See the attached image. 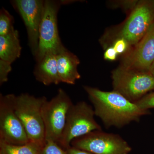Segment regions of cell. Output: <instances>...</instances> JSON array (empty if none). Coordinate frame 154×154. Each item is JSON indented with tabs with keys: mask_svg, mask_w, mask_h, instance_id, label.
<instances>
[{
	"mask_svg": "<svg viewBox=\"0 0 154 154\" xmlns=\"http://www.w3.org/2000/svg\"><path fill=\"white\" fill-rule=\"evenodd\" d=\"M84 88L94 105L95 115L107 128H120L132 122H138L149 113V110L141 109L116 91H102L88 86Z\"/></svg>",
	"mask_w": 154,
	"mask_h": 154,
	"instance_id": "1",
	"label": "cell"
},
{
	"mask_svg": "<svg viewBox=\"0 0 154 154\" xmlns=\"http://www.w3.org/2000/svg\"><path fill=\"white\" fill-rule=\"evenodd\" d=\"M45 96L36 97L27 93L15 96V111L21 120L29 141L43 146L45 143V128L42 107L47 100Z\"/></svg>",
	"mask_w": 154,
	"mask_h": 154,
	"instance_id": "2",
	"label": "cell"
},
{
	"mask_svg": "<svg viewBox=\"0 0 154 154\" xmlns=\"http://www.w3.org/2000/svg\"><path fill=\"white\" fill-rule=\"evenodd\" d=\"M94 109L85 102L72 105L67 114L65 125L58 144L66 150L74 140L96 130H102L94 119Z\"/></svg>",
	"mask_w": 154,
	"mask_h": 154,
	"instance_id": "3",
	"label": "cell"
},
{
	"mask_svg": "<svg viewBox=\"0 0 154 154\" xmlns=\"http://www.w3.org/2000/svg\"><path fill=\"white\" fill-rule=\"evenodd\" d=\"M113 91L135 103L154 90V77L149 72L117 68L112 72Z\"/></svg>",
	"mask_w": 154,
	"mask_h": 154,
	"instance_id": "4",
	"label": "cell"
},
{
	"mask_svg": "<svg viewBox=\"0 0 154 154\" xmlns=\"http://www.w3.org/2000/svg\"><path fill=\"white\" fill-rule=\"evenodd\" d=\"M62 5L61 1H45L43 17L39 32L37 53L34 57L36 62L48 54L57 55L65 49L59 34L57 14Z\"/></svg>",
	"mask_w": 154,
	"mask_h": 154,
	"instance_id": "5",
	"label": "cell"
},
{
	"mask_svg": "<svg viewBox=\"0 0 154 154\" xmlns=\"http://www.w3.org/2000/svg\"><path fill=\"white\" fill-rule=\"evenodd\" d=\"M73 105L66 92L59 89L57 94L50 101L46 100L42 107V118L45 128V142L58 143L65 125L67 114Z\"/></svg>",
	"mask_w": 154,
	"mask_h": 154,
	"instance_id": "6",
	"label": "cell"
},
{
	"mask_svg": "<svg viewBox=\"0 0 154 154\" xmlns=\"http://www.w3.org/2000/svg\"><path fill=\"white\" fill-rule=\"evenodd\" d=\"M154 24V0L139 1L116 38H123L134 46Z\"/></svg>",
	"mask_w": 154,
	"mask_h": 154,
	"instance_id": "7",
	"label": "cell"
},
{
	"mask_svg": "<svg viewBox=\"0 0 154 154\" xmlns=\"http://www.w3.org/2000/svg\"><path fill=\"white\" fill-rule=\"evenodd\" d=\"M71 146L94 154H128L131 148L118 134L96 130L74 140Z\"/></svg>",
	"mask_w": 154,
	"mask_h": 154,
	"instance_id": "8",
	"label": "cell"
},
{
	"mask_svg": "<svg viewBox=\"0 0 154 154\" xmlns=\"http://www.w3.org/2000/svg\"><path fill=\"white\" fill-rule=\"evenodd\" d=\"M13 94L0 95V142L21 145L29 142V139L15 111Z\"/></svg>",
	"mask_w": 154,
	"mask_h": 154,
	"instance_id": "9",
	"label": "cell"
},
{
	"mask_svg": "<svg viewBox=\"0 0 154 154\" xmlns=\"http://www.w3.org/2000/svg\"><path fill=\"white\" fill-rule=\"evenodd\" d=\"M13 4L25 24L28 44L35 57L38 49L39 29L44 12L45 1L16 0L13 1Z\"/></svg>",
	"mask_w": 154,
	"mask_h": 154,
	"instance_id": "10",
	"label": "cell"
},
{
	"mask_svg": "<svg viewBox=\"0 0 154 154\" xmlns=\"http://www.w3.org/2000/svg\"><path fill=\"white\" fill-rule=\"evenodd\" d=\"M154 61V24L124 57L120 67L131 70L149 72Z\"/></svg>",
	"mask_w": 154,
	"mask_h": 154,
	"instance_id": "11",
	"label": "cell"
},
{
	"mask_svg": "<svg viewBox=\"0 0 154 154\" xmlns=\"http://www.w3.org/2000/svg\"><path fill=\"white\" fill-rule=\"evenodd\" d=\"M58 72L61 83L74 85L81 76L78 71L80 60L76 55L65 49L56 56Z\"/></svg>",
	"mask_w": 154,
	"mask_h": 154,
	"instance_id": "12",
	"label": "cell"
},
{
	"mask_svg": "<svg viewBox=\"0 0 154 154\" xmlns=\"http://www.w3.org/2000/svg\"><path fill=\"white\" fill-rule=\"evenodd\" d=\"M57 55L48 54L36 61L33 74L38 82L45 86L61 83L57 67Z\"/></svg>",
	"mask_w": 154,
	"mask_h": 154,
	"instance_id": "13",
	"label": "cell"
},
{
	"mask_svg": "<svg viewBox=\"0 0 154 154\" xmlns=\"http://www.w3.org/2000/svg\"><path fill=\"white\" fill-rule=\"evenodd\" d=\"M21 51L18 30L0 36V59L12 64L20 57Z\"/></svg>",
	"mask_w": 154,
	"mask_h": 154,
	"instance_id": "14",
	"label": "cell"
},
{
	"mask_svg": "<svg viewBox=\"0 0 154 154\" xmlns=\"http://www.w3.org/2000/svg\"><path fill=\"white\" fill-rule=\"evenodd\" d=\"M43 146L31 141L21 145L0 142V154H41Z\"/></svg>",
	"mask_w": 154,
	"mask_h": 154,
	"instance_id": "15",
	"label": "cell"
},
{
	"mask_svg": "<svg viewBox=\"0 0 154 154\" xmlns=\"http://www.w3.org/2000/svg\"><path fill=\"white\" fill-rule=\"evenodd\" d=\"M14 18L7 10L1 9L0 12V36H5L15 30L14 27Z\"/></svg>",
	"mask_w": 154,
	"mask_h": 154,
	"instance_id": "16",
	"label": "cell"
},
{
	"mask_svg": "<svg viewBox=\"0 0 154 154\" xmlns=\"http://www.w3.org/2000/svg\"><path fill=\"white\" fill-rule=\"evenodd\" d=\"M41 154H68L64 149L55 142L48 141L42 148Z\"/></svg>",
	"mask_w": 154,
	"mask_h": 154,
	"instance_id": "17",
	"label": "cell"
},
{
	"mask_svg": "<svg viewBox=\"0 0 154 154\" xmlns=\"http://www.w3.org/2000/svg\"><path fill=\"white\" fill-rule=\"evenodd\" d=\"M135 103L143 110H149V109L154 108V91L146 94Z\"/></svg>",
	"mask_w": 154,
	"mask_h": 154,
	"instance_id": "18",
	"label": "cell"
},
{
	"mask_svg": "<svg viewBox=\"0 0 154 154\" xmlns=\"http://www.w3.org/2000/svg\"><path fill=\"white\" fill-rule=\"evenodd\" d=\"M12 64L0 59V85H2L8 80L9 74L12 70Z\"/></svg>",
	"mask_w": 154,
	"mask_h": 154,
	"instance_id": "19",
	"label": "cell"
},
{
	"mask_svg": "<svg viewBox=\"0 0 154 154\" xmlns=\"http://www.w3.org/2000/svg\"><path fill=\"white\" fill-rule=\"evenodd\" d=\"M112 46L118 55L125 53L130 47L128 42L123 38H116Z\"/></svg>",
	"mask_w": 154,
	"mask_h": 154,
	"instance_id": "20",
	"label": "cell"
},
{
	"mask_svg": "<svg viewBox=\"0 0 154 154\" xmlns=\"http://www.w3.org/2000/svg\"><path fill=\"white\" fill-rule=\"evenodd\" d=\"M139 1H117L112 2V5L114 8H121L125 9L133 10Z\"/></svg>",
	"mask_w": 154,
	"mask_h": 154,
	"instance_id": "21",
	"label": "cell"
},
{
	"mask_svg": "<svg viewBox=\"0 0 154 154\" xmlns=\"http://www.w3.org/2000/svg\"><path fill=\"white\" fill-rule=\"evenodd\" d=\"M118 55L114 48L112 46L107 48L105 50L104 57L105 60L114 61L116 60Z\"/></svg>",
	"mask_w": 154,
	"mask_h": 154,
	"instance_id": "22",
	"label": "cell"
},
{
	"mask_svg": "<svg viewBox=\"0 0 154 154\" xmlns=\"http://www.w3.org/2000/svg\"><path fill=\"white\" fill-rule=\"evenodd\" d=\"M68 154H94L92 153L71 146L66 150Z\"/></svg>",
	"mask_w": 154,
	"mask_h": 154,
	"instance_id": "23",
	"label": "cell"
},
{
	"mask_svg": "<svg viewBox=\"0 0 154 154\" xmlns=\"http://www.w3.org/2000/svg\"><path fill=\"white\" fill-rule=\"evenodd\" d=\"M149 72H150V73L154 77V62L152 64L150 68Z\"/></svg>",
	"mask_w": 154,
	"mask_h": 154,
	"instance_id": "24",
	"label": "cell"
}]
</instances>
